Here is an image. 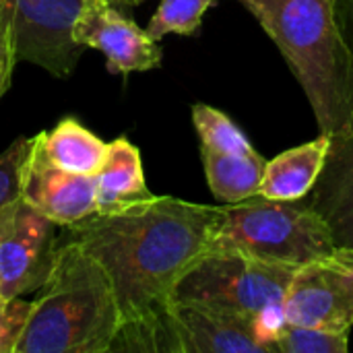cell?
Masks as SVG:
<instances>
[{
	"mask_svg": "<svg viewBox=\"0 0 353 353\" xmlns=\"http://www.w3.org/2000/svg\"><path fill=\"white\" fill-rule=\"evenodd\" d=\"M263 25L302 85L319 132L353 130V50L337 0H238Z\"/></svg>",
	"mask_w": 353,
	"mask_h": 353,
	"instance_id": "7a4b0ae2",
	"label": "cell"
},
{
	"mask_svg": "<svg viewBox=\"0 0 353 353\" xmlns=\"http://www.w3.org/2000/svg\"><path fill=\"white\" fill-rule=\"evenodd\" d=\"M116 2H118V6H120V8H124V10H130V8L134 6L130 0H116Z\"/></svg>",
	"mask_w": 353,
	"mask_h": 353,
	"instance_id": "cb8c5ba5",
	"label": "cell"
},
{
	"mask_svg": "<svg viewBox=\"0 0 353 353\" xmlns=\"http://www.w3.org/2000/svg\"><path fill=\"white\" fill-rule=\"evenodd\" d=\"M58 228L23 199L0 223L2 298H21L43 288L60 244Z\"/></svg>",
	"mask_w": 353,
	"mask_h": 353,
	"instance_id": "ba28073f",
	"label": "cell"
},
{
	"mask_svg": "<svg viewBox=\"0 0 353 353\" xmlns=\"http://www.w3.org/2000/svg\"><path fill=\"white\" fill-rule=\"evenodd\" d=\"M350 333L281 323L271 339L269 353H347Z\"/></svg>",
	"mask_w": 353,
	"mask_h": 353,
	"instance_id": "e0dca14e",
	"label": "cell"
},
{
	"mask_svg": "<svg viewBox=\"0 0 353 353\" xmlns=\"http://www.w3.org/2000/svg\"><path fill=\"white\" fill-rule=\"evenodd\" d=\"M331 147V137L319 134L314 141L288 149L267 161L259 194L275 201H298L312 192Z\"/></svg>",
	"mask_w": 353,
	"mask_h": 353,
	"instance_id": "5bb4252c",
	"label": "cell"
},
{
	"mask_svg": "<svg viewBox=\"0 0 353 353\" xmlns=\"http://www.w3.org/2000/svg\"><path fill=\"white\" fill-rule=\"evenodd\" d=\"M10 35V17L8 12L0 6V43Z\"/></svg>",
	"mask_w": 353,
	"mask_h": 353,
	"instance_id": "603a6c76",
	"label": "cell"
},
{
	"mask_svg": "<svg viewBox=\"0 0 353 353\" xmlns=\"http://www.w3.org/2000/svg\"><path fill=\"white\" fill-rule=\"evenodd\" d=\"M21 199L56 225L68 228L97 211L95 176L72 174L54 165L35 134L23 174Z\"/></svg>",
	"mask_w": 353,
	"mask_h": 353,
	"instance_id": "30bf717a",
	"label": "cell"
},
{
	"mask_svg": "<svg viewBox=\"0 0 353 353\" xmlns=\"http://www.w3.org/2000/svg\"><path fill=\"white\" fill-rule=\"evenodd\" d=\"M298 267L238 252H205L178 281L176 302H194L246 323L269 353L283 323V298Z\"/></svg>",
	"mask_w": 353,
	"mask_h": 353,
	"instance_id": "5b68a950",
	"label": "cell"
},
{
	"mask_svg": "<svg viewBox=\"0 0 353 353\" xmlns=\"http://www.w3.org/2000/svg\"><path fill=\"white\" fill-rule=\"evenodd\" d=\"M33 137L14 139L0 153V223L12 213L23 194V174L31 153Z\"/></svg>",
	"mask_w": 353,
	"mask_h": 353,
	"instance_id": "d6986e66",
	"label": "cell"
},
{
	"mask_svg": "<svg viewBox=\"0 0 353 353\" xmlns=\"http://www.w3.org/2000/svg\"><path fill=\"white\" fill-rule=\"evenodd\" d=\"M0 298H2V294H0Z\"/></svg>",
	"mask_w": 353,
	"mask_h": 353,
	"instance_id": "484cf974",
	"label": "cell"
},
{
	"mask_svg": "<svg viewBox=\"0 0 353 353\" xmlns=\"http://www.w3.org/2000/svg\"><path fill=\"white\" fill-rule=\"evenodd\" d=\"M37 141L54 165L83 176H95L108 151V143L74 118H62L52 130L39 132Z\"/></svg>",
	"mask_w": 353,
	"mask_h": 353,
	"instance_id": "2e32d148",
	"label": "cell"
},
{
	"mask_svg": "<svg viewBox=\"0 0 353 353\" xmlns=\"http://www.w3.org/2000/svg\"><path fill=\"white\" fill-rule=\"evenodd\" d=\"M81 4L83 0H0L10 17L17 62H29L58 79H68L85 50L72 37Z\"/></svg>",
	"mask_w": 353,
	"mask_h": 353,
	"instance_id": "8992f818",
	"label": "cell"
},
{
	"mask_svg": "<svg viewBox=\"0 0 353 353\" xmlns=\"http://www.w3.org/2000/svg\"><path fill=\"white\" fill-rule=\"evenodd\" d=\"M180 353H267L246 323L194 302H172Z\"/></svg>",
	"mask_w": 353,
	"mask_h": 353,
	"instance_id": "8fae6325",
	"label": "cell"
},
{
	"mask_svg": "<svg viewBox=\"0 0 353 353\" xmlns=\"http://www.w3.org/2000/svg\"><path fill=\"white\" fill-rule=\"evenodd\" d=\"M335 248L329 223L308 196L275 201L254 194L240 203L219 205L207 252H238L302 267Z\"/></svg>",
	"mask_w": 353,
	"mask_h": 353,
	"instance_id": "277c9868",
	"label": "cell"
},
{
	"mask_svg": "<svg viewBox=\"0 0 353 353\" xmlns=\"http://www.w3.org/2000/svg\"><path fill=\"white\" fill-rule=\"evenodd\" d=\"M205 176L219 203H240L259 194L267 159L252 147L246 151H211L201 147Z\"/></svg>",
	"mask_w": 353,
	"mask_h": 353,
	"instance_id": "9a60e30c",
	"label": "cell"
},
{
	"mask_svg": "<svg viewBox=\"0 0 353 353\" xmlns=\"http://www.w3.org/2000/svg\"><path fill=\"white\" fill-rule=\"evenodd\" d=\"M120 308L103 265L60 234L56 261L39 290L14 353H110Z\"/></svg>",
	"mask_w": 353,
	"mask_h": 353,
	"instance_id": "3957f363",
	"label": "cell"
},
{
	"mask_svg": "<svg viewBox=\"0 0 353 353\" xmlns=\"http://www.w3.org/2000/svg\"><path fill=\"white\" fill-rule=\"evenodd\" d=\"M217 207L153 196L118 213H93L62 228L108 271L120 325L165 312L182 275L207 252Z\"/></svg>",
	"mask_w": 353,
	"mask_h": 353,
	"instance_id": "6da1fadb",
	"label": "cell"
},
{
	"mask_svg": "<svg viewBox=\"0 0 353 353\" xmlns=\"http://www.w3.org/2000/svg\"><path fill=\"white\" fill-rule=\"evenodd\" d=\"M130 2H132V4H139V2H141V0H130Z\"/></svg>",
	"mask_w": 353,
	"mask_h": 353,
	"instance_id": "d4e9b609",
	"label": "cell"
},
{
	"mask_svg": "<svg viewBox=\"0 0 353 353\" xmlns=\"http://www.w3.org/2000/svg\"><path fill=\"white\" fill-rule=\"evenodd\" d=\"M283 321L337 333L353 329V250L335 248L292 275Z\"/></svg>",
	"mask_w": 353,
	"mask_h": 353,
	"instance_id": "52a82bcc",
	"label": "cell"
},
{
	"mask_svg": "<svg viewBox=\"0 0 353 353\" xmlns=\"http://www.w3.org/2000/svg\"><path fill=\"white\" fill-rule=\"evenodd\" d=\"M31 312V302L0 298V353H14Z\"/></svg>",
	"mask_w": 353,
	"mask_h": 353,
	"instance_id": "ffe728a7",
	"label": "cell"
},
{
	"mask_svg": "<svg viewBox=\"0 0 353 353\" xmlns=\"http://www.w3.org/2000/svg\"><path fill=\"white\" fill-rule=\"evenodd\" d=\"M145 182L141 151L120 137L108 143L105 159L95 174V213H118L153 199Z\"/></svg>",
	"mask_w": 353,
	"mask_h": 353,
	"instance_id": "4fadbf2b",
	"label": "cell"
},
{
	"mask_svg": "<svg viewBox=\"0 0 353 353\" xmlns=\"http://www.w3.org/2000/svg\"><path fill=\"white\" fill-rule=\"evenodd\" d=\"M337 6H339L341 29H343L345 39L350 41L353 50V0H337Z\"/></svg>",
	"mask_w": 353,
	"mask_h": 353,
	"instance_id": "7402d4cb",
	"label": "cell"
},
{
	"mask_svg": "<svg viewBox=\"0 0 353 353\" xmlns=\"http://www.w3.org/2000/svg\"><path fill=\"white\" fill-rule=\"evenodd\" d=\"M17 58L12 52V43H10V35L0 43V97L6 93V89L10 87V79H12V70H14Z\"/></svg>",
	"mask_w": 353,
	"mask_h": 353,
	"instance_id": "44dd1931",
	"label": "cell"
},
{
	"mask_svg": "<svg viewBox=\"0 0 353 353\" xmlns=\"http://www.w3.org/2000/svg\"><path fill=\"white\" fill-rule=\"evenodd\" d=\"M339 248L353 250V130L331 137L325 168L308 194Z\"/></svg>",
	"mask_w": 353,
	"mask_h": 353,
	"instance_id": "7c38bea8",
	"label": "cell"
},
{
	"mask_svg": "<svg viewBox=\"0 0 353 353\" xmlns=\"http://www.w3.org/2000/svg\"><path fill=\"white\" fill-rule=\"evenodd\" d=\"M112 0H83L72 23V37L83 48L99 50L108 70L118 74L145 72L161 64V48Z\"/></svg>",
	"mask_w": 353,
	"mask_h": 353,
	"instance_id": "9c48e42d",
	"label": "cell"
},
{
	"mask_svg": "<svg viewBox=\"0 0 353 353\" xmlns=\"http://www.w3.org/2000/svg\"><path fill=\"white\" fill-rule=\"evenodd\" d=\"M215 0H161L147 25V33L159 41L170 33L194 35L203 25V14Z\"/></svg>",
	"mask_w": 353,
	"mask_h": 353,
	"instance_id": "ac0fdd59",
	"label": "cell"
}]
</instances>
